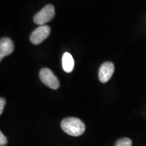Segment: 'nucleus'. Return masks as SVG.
Returning <instances> with one entry per match:
<instances>
[{
	"label": "nucleus",
	"mask_w": 146,
	"mask_h": 146,
	"mask_svg": "<svg viewBox=\"0 0 146 146\" xmlns=\"http://www.w3.org/2000/svg\"><path fill=\"white\" fill-rule=\"evenodd\" d=\"M62 130L69 135L78 137L83 135L85 131V125L79 118H66L61 123Z\"/></svg>",
	"instance_id": "obj_1"
},
{
	"label": "nucleus",
	"mask_w": 146,
	"mask_h": 146,
	"mask_svg": "<svg viewBox=\"0 0 146 146\" xmlns=\"http://www.w3.org/2000/svg\"><path fill=\"white\" fill-rule=\"evenodd\" d=\"M55 16L54 5L48 4L34 16V23L38 25H45V24L52 21Z\"/></svg>",
	"instance_id": "obj_2"
},
{
	"label": "nucleus",
	"mask_w": 146,
	"mask_h": 146,
	"mask_svg": "<svg viewBox=\"0 0 146 146\" xmlns=\"http://www.w3.org/2000/svg\"><path fill=\"white\" fill-rule=\"evenodd\" d=\"M39 78L42 83L52 89H58L60 87V82L58 78L50 69L42 68L39 72Z\"/></svg>",
	"instance_id": "obj_3"
},
{
	"label": "nucleus",
	"mask_w": 146,
	"mask_h": 146,
	"mask_svg": "<svg viewBox=\"0 0 146 146\" xmlns=\"http://www.w3.org/2000/svg\"><path fill=\"white\" fill-rule=\"evenodd\" d=\"M51 29L47 25H41L36 28L30 36V41L33 44L39 45L48 37Z\"/></svg>",
	"instance_id": "obj_4"
},
{
	"label": "nucleus",
	"mask_w": 146,
	"mask_h": 146,
	"mask_svg": "<svg viewBox=\"0 0 146 146\" xmlns=\"http://www.w3.org/2000/svg\"><path fill=\"white\" fill-rule=\"evenodd\" d=\"M114 72V65L111 62H106L102 64L99 69L100 81L102 83H106L112 78Z\"/></svg>",
	"instance_id": "obj_5"
},
{
	"label": "nucleus",
	"mask_w": 146,
	"mask_h": 146,
	"mask_svg": "<svg viewBox=\"0 0 146 146\" xmlns=\"http://www.w3.org/2000/svg\"><path fill=\"white\" fill-rule=\"evenodd\" d=\"M14 50V45L12 40L8 37L1 38L0 41V60L10 55Z\"/></svg>",
	"instance_id": "obj_6"
},
{
	"label": "nucleus",
	"mask_w": 146,
	"mask_h": 146,
	"mask_svg": "<svg viewBox=\"0 0 146 146\" xmlns=\"http://www.w3.org/2000/svg\"><path fill=\"white\" fill-rule=\"evenodd\" d=\"M62 63L63 70L66 72L70 73L74 69V60L70 53L65 52L63 54L62 58Z\"/></svg>",
	"instance_id": "obj_7"
},
{
	"label": "nucleus",
	"mask_w": 146,
	"mask_h": 146,
	"mask_svg": "<svg viewBox=\"0 0 146 146\" xmlns=\"http://www.w3.org/2000/svg\"><path fill=\"white\" fill-rule=\"evenodd\" d=\"M114 146H132V141L129 138H122L116 142Z\"/></svg>",
	"instance_id": "obj_8"
},
{
	"label": "nucleus",
	"mask_w": 146,
	"mask_h": 146,
	"mask_svg": "<svg viewBox=\"0 0 146 146\" xmlns=\"http://www.w3.org/2000/svg\"><path fill=\"white\" fill-rule=\"evenodd\" d=\"M8 143V139L2 132H0V146H5Z\"/></svg>",
	"instance_id": "obj_9"
},
{
	"label": "nucleus",
	"mask_w": 146,
	"mask_h": 146,
	"mask_svg": "<svg viewBox=\"0 0 146 146\" xmlns=\"http://www.w3.org/2000/svg\"><path fill=\"white\" fill-rule=\"evenodd\" d=\"M5 103H6V102H5V100L4 98H1V99H0V114H1L3 113Z\"/></svg>",
	"instance_id": "obj_10"
}]
</instances>
